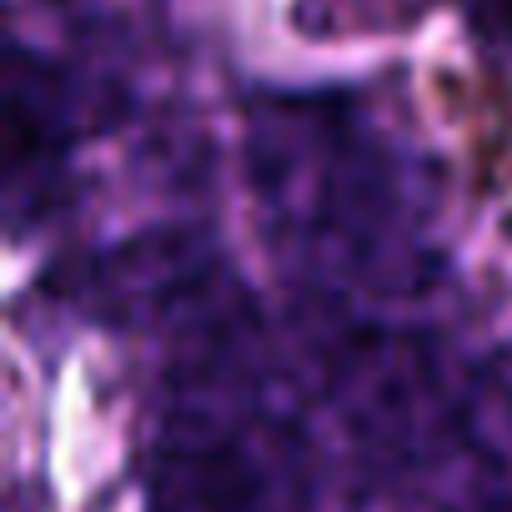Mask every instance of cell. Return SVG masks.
Segmentation results:
<instances>
[{"mask_svg":"<svg viewBox=\"0 0 512 512\" xmlns=\"http://www.w3.org/2000/svg\"><path fill=\"white\" fill-rule=\"evenodd\" d=\"M191 337L146 452L151 512H312L322 467L302 407L226 307L191 322Z\"/></svg>","mask_w":512,"mask_h":512,"instance_id":"obj_2","label":"cell"},{"mask_svg":"<svg viewBox=\"0 0 512 512\" xmlns=\"http://www.w3.org/2000/svg\"><path fill=\"white\" fill-rule=\"evenodd\" d=\"M437 457L452 467L447 512H512V377L462 382Z\"/></svg>","mask_w":512,"mask_h":512,"instance_id":"obj_3","label":"cell"},{"mask_svg":"<svg viewBox=\"0 0 512 512\" xmlns=\"http://www.w3.org/2000/svg\"><path fill=\"white\" fill-rule=\"evenodd\" d=\"M246 186L272 256L322 297L407 302L437 282V201L357 101L277 96L246 121Z\"/></svg>","mask_w":512,"mask_h":512,"instance_id":"obj_1","label":"cell"}]
</instances>
